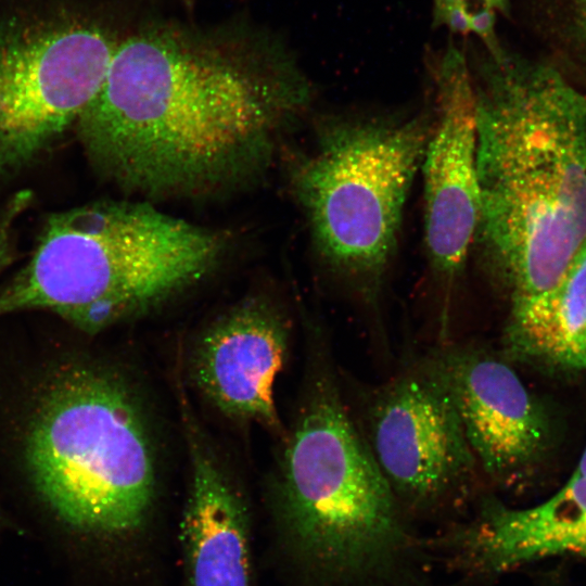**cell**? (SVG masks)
<instances>
[{
  "label": "cell",
  "mask_w": 586,
  "mask_h": 586,
  "mask_svg": "<svg viewBox=\"0 0 586 586\" xmlns=\"http://www.w3.org/2000/svg\"><path fill=\"white\" fill-rule=\"evenodd\" d=\"M310 100L270 33L160 22L119 41L74 130L92 168L120 188L195 192L260 169Z\"/></svg>",
  "instance_id": "6da1fadb"
},
{
  "label": "cell",
  "mask_w": 586,
  "mask_h": 586,
  "mask_svg": "<svg viewBox=\"0 0 586 586\" xmlns=\"http://www.w3.org/2000/svg\"><path fill=\"white\" fill-rule=\"evenodd\" d=\"M473 84V245L513 313L549 294L586 245V95L553 66L501 51Z\"/></svg>",
  "instance_id": "7a4b0ae2"
},
{
  "label": "cell",
  "mask_w": 586,
  "mask_h": 586,
  "mask_svg": "<svg viewBox=\"0 0 586 586\" xmlns=\"http://www.w3.org/2000/svg\"><path fill=\"white\" fill-rule=\"evenodd\" d=\"M278 527L293 586H445L348 408L305 407L283 453Z\"/></svg>",
  "instance_id": "3957f363"
},
{
  "label": "cell",
  "mask_w": 586,
  "mask_h": 586,
  "mask_svg": "<svg viewBox=\"0 0 586 586\" xmlns=\"http://www.w3.org/2000/svg\"><path fill=\"white\" fill-rule=\"evenodd\" d=\"M224 251L218 232L146 203L101 200L52 213L0 288V317L43 310L95 334L199 282Z\"/></svg>",
  "instance_id": "277c9868"
},
{
  "label": "cell",
  "mask_w": 586,
  "mask_h": 586,
  "mask_svg": "<svg viewBox=\"0 0 586 586\" xmlns=\"http://www.w3.org/2000/svg\"><path fill=\"white\" fill-rule=\"evenodd\" d=\"M23 456L41 498L69 525L124 536L146 521L156 491L152 437L137 396L111 369L73 361L50 372Z\"/></svg>",
  "instance_id": "5b68a950"
},
{
  "label": "cell",
  "mask_w": 586,
  "mask_h": 586,
  "mask_svg": "<svg viewBox=\"0 0 586 586\" xmlns=\"http://www.w3.org/2000/svg\"><path fill=\"white\" fill-rule=\"evenodd\" d=\"M430 130L421 115L334 117L294 169L317 250L367 301H374L394 256Z\"/></svg>",
  "instance_id": "8992f818"
},
{
  "label": "cell",
  "mask_w": 586,
  "mask_h": 586,
  "mask_svg": "<svg viewBox=\"0 0 586 586\" xmlns=\"http://www.w3.org/2000/svg\"><path fill=\"white\" fill-rule=\"evenodd\" d=\"M367 429L397 502L421 528L459 522L489 492L438 355L409 365L378 388Z\"/></svg>",
  "instance_id": "52a82bcc"
},
{
  "label": "cell",
  "mask_w": 586,
  "mask_h": 586,
  "mask_svg": "<svg viewBox=\"0 0 586 586\" xmlns=\"http://www.w3.org/2000/svg\"><path fill=\"white\" fill-rule=\"evenodd\" d=\"M119 41L80 20L0 23V187L74 129Z\"/></svg>",
  "instance_id": "ba28073f"
},
{
  "label": "cell",
  "mask_w": 586,
  "mask_h": 586,
  "mask_svg": "<svg viewBox=\"0 0 586 586\" xmlns=\"http://www.w3.org/2000/svg\"><path fill=\"white\" fill-rule=\"evenodd\" d=\"M431 547L448 586H496L545 560L586 559V475L572 473L525 507L486 492L466 518L433 532Z\"/></svg>",
  "instance_id": "9c48e42d"
},
{
  "label": "cell",
  "mask_w": 586,
  "mask_h": 586,
  "mask_svg": "<svg viewBox=\"0 0 586 586\" xmlns=\"http://www.w3.org/2000/svg\"><path fill=\"white\" fill-rule=\"evenodd\" d=\"M421 167L425 250L435 276L449 289L466 267L481 212L474 84L454 51L437 73L435 119Z\"/></svg>",
  "instance_id": "30bf717a"
},
{
  "label": "cell",
  "mask_w": 586,
  "mask_h": 586,
  "mask_svg": "<svg viewBox=\"0 0 586 586\" xmlns=\"http://www.w3.org/2000/svg\"><path fill=\"white\" fill-rule=\"evenodd\" d=\"M438 356L488 491L500 498L522 494L547 447L540 405L515 371L484 348L458 346Z\"/></svg>",
  "instance_id": "8fae6325"
},
{
  "label": "cell",
  "mask_w": 586,
  "mask_h": 586,
  "mask_svg": "<svg viewBox=\"0 0 586 586\" xmlns=\"http://www.w3.org/2000/svg\"><path fill=\"white\" fill-rule=\"evenodd\" d=\"M286 348L279 314L266 302L245 300L202 332L193 349L192 378L224 415L277 428L275 385Z\"/></svg>",
  "instance_id": "7c38bea8"
},
{
  "label": "cell",
  "mask_w": 586,
  "mask_h": 586,
  "mask_svg": "<svg viewBox=\"0 0 586 586\" xmlns=\"http://www.w3.org/2000/svg\"><path fill=\"white\" fill-rule=\"evenodd\" d=\"M190 484L181 524L191 586H250L242 497L211 449L189 436Z\"/></svg>",
  "instance_id": "4fadbf2b"
},
{
  "label": "cell",
  "mask_w": 586,
  "mask_h": 586,
  "mask_svg": "<svg viewBox=\"0 0 586 586\" xmlns=\"http://www.w3.org/2000/svg\"><path fill=\"white\" fill-rule=\"evenodd\" d=\"M586 344V245L556 288L543 298L508 314L504 345L517 359L564 369H583Z\"/></svg>",
  "instance_id": "5bb4252c"
},
{
  "label": "cell",
  "mask_w": 586,
  "mask_h": 586,
  "mask_svg": "<svg viewBox=\"0 0 586 586\" xmlns=\"http://www.w3.org/2000/svg\"><path fill=\"white\" fill-rule=\"evenodd\" d=\"M31 203L28 191H18L3 205L0 212V273L12 264L16 255L17 227Z\"/></svg>",
  "instance_id": "9a60e30c"
},
{
  "label": "cell",
  "mask_w": 586,
  "mask_h": 586,
  "mask_svg": "<svg viewBox=\"0 0 586 586\" xmlns=\"http://www.w3.org/2000/svg\"><path fill=\"white\" fill-rule=\"evenodd\" d=\"M494 25L495 13L491 7L486 5L485 8H482L474 14L470 15L471 30L487 41L493 53L499 50L494 44Z\"/></svg>",
  "instance_id": "2e32d148"
},
{
  "label": "cell",
  "mask_w": 586,
  "mask_h": 586,
  "mask_svg": "<svg viewBox=\"0 0 586 586\" xmlns=\"http://www.w3.org/2000/svg\"><path fill=\"white\" fill-rule=\"evenodd\" d=\"M447 24L451 31L466 35L471 31L470 14L464 3L454 4L436 13V21Z\"/></svg>",
  "instance_id": "e0dca14e"
},
{
  "label": "cell",
  "mask_w": 586,
  "mask_h": 586,
  "mask_svg": "<svg viewBox=\"0 0 586 586\" xmlns=\"http://www.w3.org/2000/svg\"><path fill=\"white\" fill-rule=\"evenodd\" d=\"M573 27L586 59V0H572Z\"/></svg>",
  "instance_id": "ac0fdd59"
},
{
  "label": "cell",
  "mask_w": 586,
  "mask_h": 586,
  "mask_svg": "<svg viewBox=\"0 0 586 586\" xmlns=\"http://www.w3.org/2000/svg\"><path fill=\"white\" fill-rule=\"evenodd\" d=\"M464 3V0H435L436 10L435 13L442 11L443 9L454 5Z\"/></svg>",
  "instance_id": "d6986e66"
},
{
  "label": "cell",
  "mask_w": 586,
  "mask_h": 586,
  "mask_svg": "<svg viewBox=\"0 0 586 586\" xmlns=\"http://www.w3.org/2000/svg\"><path fill=\"white\" fill-rule=\"evenodd\" d=\"M573 473L579 474V475H586V448L584 449L576 468L574 469Z\"/></svg>",
  "instance_id": "ffe728a7"
},
{
  "label": "cell",
  "mask_w": 586,
  "mask_h": 586,
  "mask_svg": "<svg viewBox=\"0 0 586 586\" xmlns=\"http://www.w3.org/2000/svg\"><path fill=\"white\" fill-rule=\"evenodd\" d=\"M584 367L586 368V344H585V349H584Z\"/></svg>",
  "instance_id": "44dd1931"
}]
</instances>
